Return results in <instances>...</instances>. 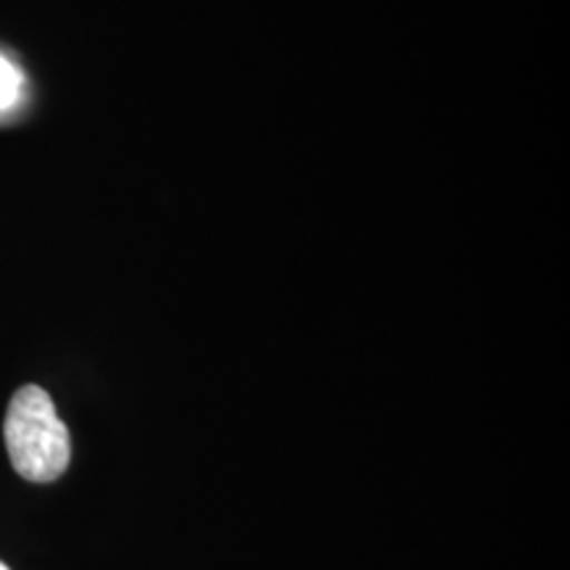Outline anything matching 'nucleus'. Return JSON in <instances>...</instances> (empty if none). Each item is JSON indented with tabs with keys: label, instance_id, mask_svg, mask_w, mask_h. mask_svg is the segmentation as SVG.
I'll list each match as a JSON object with an SVG mask.
<instances>
[{
	"label": "nucleus",
	"instance_id": "f257e3e1",
	"mask_svg": "<svg viewBox=\"0 0 570 570\" xmlns=\"http://www.w3.org/2000/svg\"><path fill=\"white\" fill-rule=\"evenodd\" d=\"M3 436L11 465L21 479L51 483L69 468V431L56 412L53 399L40 386H24L13 394Z\"/></svg>",
	"mask_w": 570,
	"mask_h": 570
},
{
	"label": "nucleus",
	"instance_id": "7ed1b4c3",
	"mask_svg": "<svg viewBox=\"0 0 570 570\" xmlns=\"http://www.w3.org/2000/svg\"><path fill=\"white\" fill-rule=\"evenodd\" d=\"M0 570H9V568H6V566H3V562H0Z\"/></svg>",
	"mask_w": 570,
	"mask_h": 570
},
{
	"label": "nucleus",
	"instance_id": "f03ea898",
	"mask_svg": "<svg viewBox=\"0 0 570 570\" xmlns=\"http://www.w3.org/2000/svg\"><path fill=\"white\" fill-rule=\"evenodd\" d=\"M19 88H21V77L17 67L9 59L0 56V111L9 109V106L19 98Z\"/></svg>",
	"mask_w": 570,
	"mask_h": 570
}]
</instances>
